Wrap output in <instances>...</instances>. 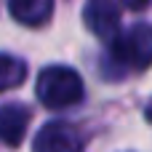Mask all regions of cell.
<instances>
[{
    "label": "cell",
    "instance_id": "7",
    "mask_svg": "<svg viewBox=\"0 0 152 152\" xmlns=\"http://www.w3.org/2000/svg\"><path fill=\"white\" fill-rule=\"evenodd\" d=\"M24 77H27V64L16 56L0 53V91H11L21 86Z\"/></svg>",
    "mask_w": 152,
    "mask_h": 152
},
{
    "label": "cell",
    "instance_id": "6",
    "mask_svg": "<svg viewBox=\"0 0 152 152\" xmlns=\"http://www.w3.org/2000/svg\"><path fill=\"white\" fill-rule=\"evenodd\" d=\"M8 11L19 24L40 27L53 16V0H8Z\"/></svg>",
    "mask_w": 152,
    "mask_h": 152
},
{
    "label": "cell",
    "instance_id": "5",
    "mask_svg": "<svg viewBox=\"0 0 152 152\" xmlns=\"http://www.w3.org/2000/svg\"><path fill=\"white\" fill-rule=\"evenodd\" d=\"M29 126V110L24 104H3L0 107V142L8 147H19L24 142Z\"/></svg>",
    "mask_w": 152,
    "mask_h": 152
},
{
    "label": "cell",
    "instance_id": "9",
    "mask_svg": "<svg viewBox=\"0 0 152 152\" xmlns=\"http://www.w3.org/2000/svg\"><path fill=\"white\" fill-rule=\"evenodd\" d=\"M144 115H147V120H150V123H152V102H150V104H147V112H144Z\"/></svg>",
    "mask_w": 152,
    "mask_h": 152
},
{
    "label": "cell",
    "instance_id": "8",
    "mask_svg": "<svg viewBox=\"0 0 152 152\" xmlns=\"http://www.w3.org/2000/svg\"><path fill=\"white\" fill-rule=\"evenodd\" d=\"M126 8H131V11H142V8H147V3L150 0H120Z\"/></svg>",
    "mask_w": 152,
    "mask_h": 152
},
{
    "label": "cell",
    "instance_id": "2",
    "mask_svg": "<svg viewBox=\"0 0 152 152\" xmlns=\"http://www.w3.org/2000/svg\"><path fill=\"white\" fill-rule=\"evenodd\" d=\"M112 59L134 67V69H144L152 64V27L150 24H134L131 29H120L112 40Z\"/></svg>",
    "mask_w": 152,
    "mask_h": 152
},
{
    "label": "cell",
    "instance_id": "4",
    "mask_svg": "<svg viewBox=\"0 0 152 152\" xmlns=\"http://www.w3.org/2000/svg\"><path fill=\"white\" fill-rule=\"evenodd\" d=\"M32 147L37 152H75L83 147V139L67 123H45L35 136Z\"/></svg>",
    "mask_w": 152,
    "mask_h": 152
},
{
    "label": "cell",
    "instance_id": "3",
    "mask_svg": "<svg viewBox=\"0 0 152 152\" xmlns=\"http://www.w3.org/2000/svg\"><path fill=\"white\" fill-rule=\"evenodd\" d=\"M83 21L102 40H112L120 32V11L112 0H88L83 11Z\"/></svg>",
    "mask_w": 152,
    "mask_h": 152
},
{
    "label": "cell",
    "instance_id": "1",
    "mask_svg": "<svg viewBox=\"0 0 152 152\" xmlns=\"http://www.w3.org/2000/svg\"><path fill=\"white\" fill-rule=\"evenodd\" d=\"M35 94L48 110H67L77 102H83L86 88H83V77L72 67L53 64L40 72Z\"/></svg>",
    "mask_w": 152,
    "mask_h": 152
}]
</instances>
